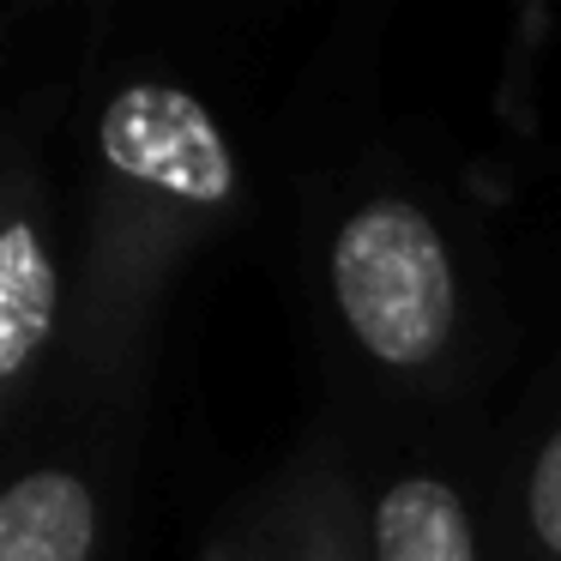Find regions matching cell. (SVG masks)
I'll list each match as a JSON object with an SVG mask.
<instances>
[{
  "label": "cell",
  "instance_id": "1",
  "mask_svg": "<svg viewBox=\"0 0 561 561\" xmlns=\"http://www.w3.org/2000/svg\"><path fill=\"white\" fill-rule=\"evenodd\" d=\"M356 43L308 67L284 139V278L320 375V416L351 435L489 440L519 375L507 260L471 175L416 115L380 110Z\"/></svg>",
  "mask_w": 561,
  "mask_h": 561
},
{
  "label": "cell",
  "instance_id": "2",
  "mask_svg": "<svg viewBox=\"0 0 561 561\" xmlns=\"http://www.w3.org/2000/svg\"><path fill=\"white\" fill-rule=\"evenodd\" d=\"M67 211L73 404L151 411L175 290L260 211L254 110L224 49L91 19L73 61Z\"/></svg>",
  "mask_w": 561,
  "mask_h": 561
},
{
  "label": "cell",
  "instance_id": "3",
  "mask_svg": "<svg viewBox=\"0 0 561 561\" xmlns=\"http://www.w3.org/2000/svg\"><path fill=\"white\" fill-rule=\"evenodd\" d=\"M73 67L25 85L0 122V440L73 404Z\"/></svg>",
  "mask_w": 561,
  "mask_h": 561
},
{
  "label": "cell",
  "instance_id": "4",
  "mask_svg": "<svg viewBox=\"0 0 561 561\" xmlns=\"http://www.w3.org/2000/svg\"><path fill=\"white\" fill-rule=\"evenodd\" d=\"M151 411L73 404L0 440V561H127Z\"/></svg>",
  "mask_w": 561,
  "mask_h": 561
},
{
  "label": "cell",
  "instance_id": "5",
  "mask_svg": "<svg viewBox=\"0 0 561 561\" xmlns=\"http://www.w3.org/2000/svg\"><path fill=\"white\" fill-rule=\"evenodd\" d=\"M368 561H501L483 440L351 435Z\"/></svg>",
  "mask_w": 561,
  "mask_h": 561
},
{
  "label": "cell",
  "instance_id": "6",
  "mask_svg": "<svg viewBox=\"0 0 561 561\" xmlns=\"http://www.w3.org/2000/svg\"><path fill=\"white\" fill-rule=\"evenodd\" d=\"M194 561H368L351 428L314 411L266 471L230 489Z\"/></svg>",
  "mask_w": 561,
  "mask_h": 561
},
{
  "label": "cell",
  "instance_id": "7",
  "mask_svg": "<svg viewBox=\"0 0 561 561\" xmlns=\"http://www.w3.org/2000/svg\"><path fill=\"white\" fill-rule=\"evenodd\" d=\"M483 459L501 561H561V327L501 392Z\"/></svg>",
  "mask_w": 561,
  "mask_h": 561
}]
</instances>
